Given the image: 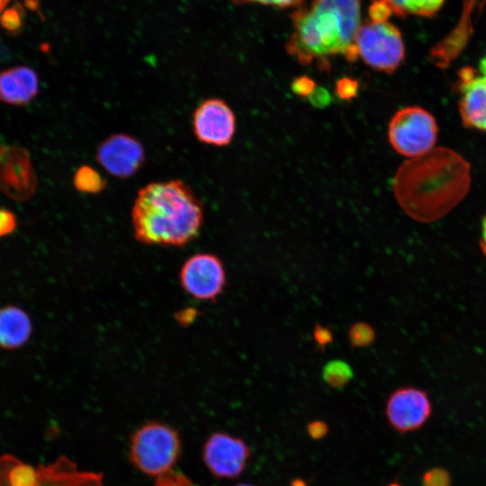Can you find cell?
I'll list each match as a JSON object with an SVG mask.
<instances>
[{"label": "cell", "instance_id": "cell-1", "mask_svg": "<svg viewBox=\"0 0 486 486\" xmlns=\"http://www.w3.org/2000/svg\"><path fill=\"white\" fill-rule=\"evenodd\" d=\"M471 183L469 162L452 148L437 147L402 163L393 177L392 190L410 218L430 223L454 210L468 194Z\"/></svg>", "mask_w": 486, "mask_h": 486}, {"label": "cell", "instance_id": "cell-2", "mask_svg": "<svg viewBox=\"0 0 486 486\" xmlns=\"http://www.w3.org/2000/svg\"><path fill=\"white\" fill-rule=\"evenodd\" d=\"M292 29L285 43L300 64L329 69V59H357L356 35L361 26V0H311L291 15Z\"/></svg>", "mask_w": 486, "mask_h": 486}, {"label": "cell", "instance_id": "cell-3", "mask_svg": "<svg viewBox=\"0 0 486 486\" xmlns=\"http://www.w3.org/2000/svg\"><path fill=\"white\" fill-rule=\"evenodd\" d=\"M131 221L137 240L146 245L181 247L194 240L203 221V206L184 182L150 183L136 196Z\"/></svg>", "mask_w": 486, "mask_h": 486}, {"label": "cell", "instance_id": "cell-4", "mask_svg": "<svg viewBox=\"0 0 486 486\" xmlns=\"http://www.w3.org/2000/svg\"><path fill=\"white\" fill-rule=\"evenodd\" d=\"M181 441L171 427L148 422L131 436L129 455L142 472L158 477L170 470L179 457Z\"/></svg>", "mask_w": 486, "mask_h": 486}, {"label": "cell", "instance_id": "cell-5", "mask_svg": "<svg viewBox=\"0 0 486 486\" xmlns=\"http://www.w3.org/2000/svg\"><path fill=\"white\" fill-rule=\"evenodd\" d=\"M355 43L357 57L376 71L393 74L404 62L401 33L388 21H369L361 24Z\"/></svg>", "mask_w": 486, "mask_h": 486}, {"label": "cell", "instance_id": "cell-6", "mask_svg": "<svg viewBox=\"0 0 486 486\" xmlns=\"http://www.w3.org/2000/svg\"><path fill=\"white\" fill-rule=\"evenodd\" d=\"M437 132L436 121L428 111L419 106H407L397 111L391 119L388 139L399 154L413 158L434 148Z\"/></svg>", "mask_w": 486, "mask_h": 486}, {"label": "cell", "instance_id": "cell-7", "mask_svg": "<svg viewBox=\"0 0 486 486\" xmlns=\"http://www.w3.org/2000/svg\"><path fill=\"white\" fill-rule=\"evenodd\" d=\"M37 176L29 151L0 143V190L8 198L24 202L36 192Z\"/></svg>", "mask_w": 486, "mask_h": 486}, {"label": "cell", "instance_id": "cell-8", "mask_svg": "<svg viewBox=\"0 0 486 486\" xmlns=\"http://www.w3.org/2000/svg\"><path fill=\"white\" fill-rule=\"evenodd\" d=\"M432 403L422 389L405 386L393 391L387 399L385 415L391 427L400 433L421 428L432 415Z\"/></svg>", "mask_w": 486, "mask_h": 486}, {"label": "cell", "instance_id": "cell-9", "mask_svg": "<svg viewBox=\"0 0 486 486\" xmlns=\"http://www.w3.org/2000/svg\"><path fill=\"white\" fill-rule=\"evenodd\" d=\"M458 110L465 127L486 131V54L478 67H464L458 72Z\"/></svg>", "mask_w": 486, "mask_h": 486}, {"label": "cell", "instance_id": "cell-10", "mask_svg": "<svg viewBox=\"0 0 486 486\" xmlns=\"http://www.w3.org/2000/svg\"><path fill=\"white\" fill-rule=\"evenodd\" d=\"M180 282L189 294L198 300L212 301L226 285V273L220 259L212 254L189 257L180 271Z\"/></svg>", "mask_w": 486, "mask_h": 486}, {"label": "cell", "instance_id": "cell-11", "mask_svg": "<svg viewBox=\"0 0 486 486\" xmlns=\"http://www.w3.org/2000/svg\"><path fill=\"white\" fill-rule=\"evenodd\" d=\"M250 449L239 437L224 432L212 434L202 448V460L216 478L233 479L245 469Z\"/></svg>", "mask_w": 486, "mask_h": 486}, {"label": "cell", "instance_id": "cell-12", "mask_svg": "<svg viewBox=\"0 0 486 486\" xmlns=\"http://www.w3.org/2000/svg\"><path fill=\"white\" fill-rule=\"evenodd\" d=\"M193 128L199 141L216 147L227 146L235 134L236 117L223 100L210 98L195 109Z\"/></svg>", "mask_w": 486, "mask_h": 486}, {"label": "cell", "instance_id": "cell-13", "mask_svg": "<svg viewBox=\"0 0 486 486\" xmlns=\"http://www.w3.org/2000/svg\"><path fill=\"white\" fill-rule=\"evenodd\" d=\"M96 160L112 176L128 178L142 166L145 150L142 144L134 137L125 133H115L99 144Z\"/></svg>", "mask_w": 486, "mask_h": 486}, {"label": "cell", "instance_id": "cell-14", "mask_svg": "<svg viewBox=\"0 0 486 486\" xmlns=\"http://www.w3.org/2000/svg\"><path fill=\"white\" fill-rule=\"evenodd\" d=\"M36 471V486H104L102 473L81 471L66 456L47 464H40Z\"/></svg>", "mask_w": 486, "mask_h": 486}, {"label": "cell", "instance_id": "cell-15", "mask_svg": "<svg viewBox=\"0 0 486 486\" xmlns=\"http://www.w3.org/2000/svg\"><path fill=\"white\" fill-rule=\"evenodd\" d=\"M40 90L37 73L27 66H16L0 72V101L23 106L32 101Z\"/></svg>", "mask_w": 486, "mask_h": 486}, {"label": "cell", "instance_id": "cell-16", "mask_svg": "<svg viewBox=\"0 0 486 486\" xmlns=\"http://www.w3.org/2000/svg\"><path fill=\"white\" fill-rule=\"evenodd\" d=\"M33 330L28 312L14 304L0 307V348L16 350L31 338Z\"/></svg>", "mask_w": 486, "mask_h": 486}, {"label": "cell", "instance_id": "cell-17", "mask_svg": "<svg viewBox=\"0 0 486 486\" xmlns=\"http://www.w3.org/2000/svg\"><path fill=\"white\" fill-rule=\"evenodd\" d=\"M445 0H372L384 4L396 16L409 15L433 16L443 5Z\"/></svg>", "mask_w": 486, "mask_h": 486}, {"label": "cell", "instance_id": "cell-18", "mask_svg": "<svg viewBox=\"0 0 486 486\" xmlns=\"http://www.w3.org/2000/svg\"><path fill=\"white\" fill-rule=\"evenodd\" d=\"M73 184L81 193L98 194L105 188L107 182L95 168L84 165L76 171Z\"/></svg>", "mask_w": 486, "mask_h": 486}, {"label": "cell", "instance_id": "cell-19", "mask_svg": "<svg viewBox=\"0 0 486 486\" xmlns=\"http://www.w3.org/2000/svg\"><path fill=\"white\" fill-rule=\"evenodd\" d=\"M322 379L331 388L343 389L353 379L351 365L344 360H331L322 369Z\"/></svg>", "mask_w": 486, "mask_h": 486}, {"label": "cell", "instance_id": "cell-20", "mask_svg": "<svg viewBox=\"0 0 486 486\" xmlns=\"http://www.w3.org/2000/svg\"><path fill=\"white\" fill-rule=\"evenodd\" d=\"M347 338L353 347L363 348L371 346L375 339V332L366 322L354 323L348 329Z\"/></svg>", "mask_w": 486, "mask_h": 486}, {"label": "cell", "instance_id": "cell-21", "mask_svg": "<svg viewBox=\"0 0 486 486\" xmlns=\"http://www.w3.org/2000/svg\"><path fill=\"white\" fill-rule=\"evenodd\" d=\"M11 486H36V468L19 460L9 472Z\"/></svg>", "mask_w": 486, "mask_h": 486}, {"label": "cell", "instance_id": "cell-22", "mask_svg": "<svg viewBox=\"0 0 486 486\" xmlns=\"http://www.w3.org/2000/svg\"><path fill=\"white\" fill-rule=\"evenodd\" d=\"M24 9L20 3L15 2L5 9L0 17L2 27L11 33H18L23 27Z\"/></svg>", "mask_w": 486, "mask_h": 486}, {"label": "cell", "instance_id": "cell-23", "mask_svg": "<svg viewBox=\"0 0 486 486\" xmlns=\"http://www.w3.org/2000/svg\"><path fill=\"white\" fill-rule=\"evenodd\" d=\"M422 486H451L450 472L443 467H433L426 471L421 478Z\"/></svg>", "mask_w": 486, "mask_h": 486}, {"label": "cell", "instance_id": "cell-24", "mask_svg": "<svg viewBox=\"0 0 486 486\" xmlns=\"http://www.w3.org/2000/svg\"><path fill=\"white\" fill-rule=\"evenodd\" d=\"M17 227L16 214L12 210L0 206V238L13 234Z\"/></svg>", "mask_w": 486, "mask_h": 486}, {"label": "cell", "instance_id": "cell-25", "mask_svg": "<svg viewBox=\"0 0 486 486\" xmlns=\"http://www.w3.org/2000/svg\"><path fill=\"white\" fill-rule=\"evenodd\" d=\"M358 82L350 77H342L336 84V94L342 100H351L357 95Z\"/></svg>", "mask_w": 486, "mask_h": 486}, {"label": "cell", "instance_id": "cell-26", "mask_svg": "<svg viewBox=\"0 0 486 486\" xmlns=\"http://www.w3.org/2000/svg\"><path fill=\"white\" fill-rule=\"evenodd\" d=\"M292 90L299 96H310L316 88L315 82L307 76H298L292 82Z\"/></svg>", "mask_w": 486, "mask_h": 486}, {"label": "cell", "instance_id": "cell-27", "mask_svg": "<svg viewBox=\"0 0 486 486\" xmlns=\"http://www.w3.org/2000/svg\"><path fill=\"white\" fill-rule=\"evenodd\" d=\"M18 461V458L10 454L0 455V486H11L9 472Z\"/></svg>", "mask_w": 486, "mask_h": 486}, {"label": "cell", "instance_id": "cell-28", "mask_svg": "<svg viewBox=\"0 0 486 486\" xmlns=\"http://www.w3.org/2000/svg\"><path fill=\"white\" fill-rule=\"evenodd\" d=\"M234 4H243L256 3L260 4L271 5L279 8L299 7L302 5L303 0H231Z\"/></svg>", "mask_w": 486, "mask_h": 486}, {"label": "cell", "instance_id": "cell-29", "mask_svg": "<svg viewBox=\"0 0 486 486\" xmlns=\"http://www.w3.org/2000/svg\"><path fill=\"white\" fill-rule=\"evenodd\" d=\"M368 14L372 22H386L392 14L388 6L380 2H372L368 9Z\"/></svg>", "mask_w": 486, "mask_h": 486}, {"label": "cell", "instance_id": "cell-30", "mask_svg": "<svg viewBox=\"0 0 486 486\" xmlns=\"http://www.w3.org/2000/svg\"><path fill=\"white\" fill-rule=\"evenodd\" d=\"M308 435L315 440L324 438L328 433V426L323 420H312L307 424Z\"/></svg>", "mask_w": 486, "mask_h": 486}, {"label": "cell", "instance_id": "cell-31", "mask_svg": "<svg viewBox=\"0 0 486 486\" xmlns=\"http://www.w3.org/2000/svg\"><path fill=\"white\" fill-rule=\"evenodd\" d=\"M313 339L320 348H325L333 340L331 330L324 326L318 325L313 330Z\"/></svg>", "mask_w": 486, "mask_h": 486}, {"label": "cell", "instance_id": "cell-32", "mask_svg": "<svg viewBox=\"0 0 486 486\" xmlns=\"http://www.w3.org/2000/svg\"><path fill=\"white\" fill-rule=\"evenodd\" d=\"M309 97L312 105L319 107L328 104L330 100L328 92L323 88H315Z\"/></svg>", "mask_w": 486, "mask_h": 486}, {"label": "cell", "instance_id": "cell-33", "mask_svg": "<svg viewBox=\"0 0 486 486\" xmlns=\"http://www.w3.org/2000/svg\"><path fill=\"white\" fill-rule=\"evenodd\" d=\"M481 251L486 256V214L483 216L481 223V235L479 239Z\"/></svg>", "mask_w": 486, "mask_h": 486}, {"label": "cell", "instance_id": "cell-34", "mask_svg": "<svg viewBox=\"0 0 486 486\" xmlns=\"http://www.w3.org/2000/svg\"><path fill=\"white\" fill-rule=\"evenodd\" d=\"M24 5L31 11L37 12L40 9V0H23Z\"/></svg>", "mask_w": 486, "mask_h": 486}, {"label": "cell", "instance_id": "cell-35", "mask_svg": "<svg viewBox=\"0 0 486 486\" xmlns=\"http://www.w3.org/2000/svg\"><path fill=\"white\" fill-rule=\"evenodd\" d=\"M289 486H308V484L304 480L296 478L291 482Z\"/></svg>", "mask_w": 486, "mask_h": 486}, {"label": "cell", "instance_id": "cell-36", "mask_svg": "<svg viewBox=\"0 0 486 486\" xmlns=\"http://www.w3.org/2000/svg\"><path fill=\"white\" fill-rule=\"evenodd\" d=\"M11 0H0V14H2V11L6 7V5L10 3Z\"/></svg>", "mask_w": 486, "mask_h": 486}, {"label": "cell", "instance_id": "cell-37", "mask_svg": "<svg viewBox=\"0 0 486 486\" xmlns=\"http://www.w3.org/2000/svg\"><path fill=\"white\" fill-rule=\"evenodd\" d=\"M235 486H255V485L250 484V483H243V482H242V483H238V484H236Z\"/></svg>", "mask_w": 486, "mask_h": 486}, {"label": "cell", "instance_id": "cell-38", "mask_svg": "<svg viewBox=\"0 0 486 486\" xmlns=\"http://www.w3.org/2000/svg\"><path fill=\"white\" fill-rule=\"evenodd\" d=\"M388 486H401V485L397 483V482H392V483L389 484Z\"/></svg>", "mask_w": 486, "mask_h": 486}]
</instances>
